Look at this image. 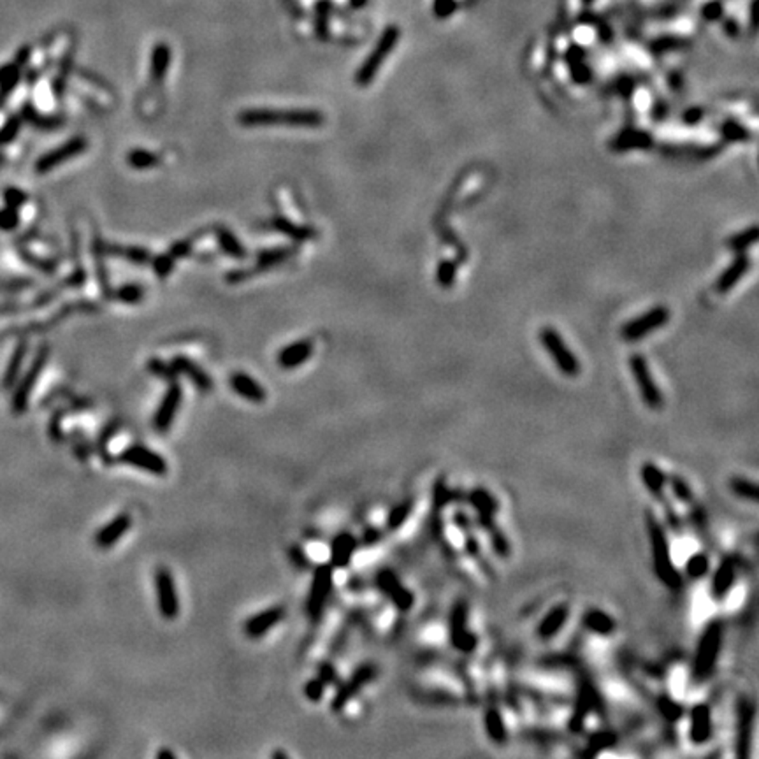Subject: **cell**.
<instances>
[{
    "label": "cell",
    "instance_id": "obj_51",
    "mask_svg": "<svg viewBox=\"0 0 759 759\" xmlns=\"http://www.w3.org/2000/svg\"><path fill=\"white\" fill-rule=\"evenodd\" d=\"M659 710H661L663 716L666 717V719L670 721H679L680 717H682V707L679 705L677 702H673V699L666 698V696H663V698H659Z\"/></svg>",
    "mask_w": 759,
    "mask_h": 759
},
{
    "label": "cell",
    "instance_id": "obj_21",
    "mask_svg": "<svg viewBox=\"0 0 759 759\" xmlns=\"http://www.w3.org/2000/svg\"><path fill=\"white\" fill-rule=\"evenodd\" d=\"M313 355V341L311 340H299L294 341L290 345H287L285 348L279 350L278 357H276V362L282 370H296V367L303 366L308 359H311Z\"/></svg>",
    "mask_w": 759,
    "mask_h": 759
},
{
    "label": "cell",
    "instance_id": "obj_29",
    "mask_svg": "<svg viewBox=\"0 0 759 759\" xmlns=\"http://www.w3.org/2000/svg\"><path fill=\"white\" fill-rule=\"evenodd\" d=\"M582 622H584V626L589 631L596 633L599 636H608L615 631L614 619L606 611L599 610V608H592V610L585 611Z\"/></svg>",
    "mask_w": 759,
    "mask_h": 759
},
{
    "label": "cell",
    "instance_id": "obj_15",
    "mask_svg": "<svg viewBox=\"0 0 759 759\" xmlns=\"http://www.w3.org/2000/svg\"><path fill=\"white\" fill-rule=\"evenodd\" d=\"M377 585L380 591L394 603V606L399 611H410L414 608L415 598L410 589L403 585V582L397 578V575L390 570H382L377 573Z\"/></svg>",
    "mask_w": 759,
    "mask_h": 759
},
{
    "label": "cell",
    "instance_id": "obj_31",
    "mask_svg": "<svg viewBox=\"0 0 759 759\" xmlns=\"http://www.w3.org/2000/svg\"><path fill=\"white\" fill-rule=\"evenodd\" d=\"M169 64H171V48L165 44H157L152 51V60H150V77L153 81L164 79Z\"/></svg>",
    "mask_w": 759,
    "mask_h": 759
},
{
    "label": "cell",
    "instance_id": "obj_38",
    "mask_svg": "<svg viewBox=\"0 0 759 759\" xmlns=\"http://www.w3.org/2000/svg\"><path fill=\"white\" fill-rule=\"evenodd\" d=\"M471 504L478 511V517H494L497 511L496 499L485 489H475L471 492Z\"/></svg>",
    "mask_w": 759,
    "mask_h": 759
},
{
    "label": "cell",
    "instance_id": "obj_54",
    "mask_svg": "<svg viewBox=\"0 0 759 759\" xmlns=\"http://www.w3.org/2000/svg\"><path fill=\"white\" fill-rule=\"evenodd\" d=\"M289 554H290V561H292V565L296 566V568H299V570H308L309 568V558L306 555V552L299 547V545H294V547H290Z\"/></svg>",
    "mask_w": 759,
    "mask_h": 759
},
{
    "label": "cell",
    "instance_id": "obj_3",
    "mask_svg": "<svg viewBox=\"0 0 759 759\" xmlns=\"http://www.w3.org/2000/svg\"><path fill=\"white\" fill-rule=\"evenodd\" d=\"M722 646V624L719 621L710 622L699 638L698 647L694 652V663H692V673L696 680L709 679L710 673L716 668L717 658L721 654Z\"/></svg>",
    "mask_w": 759,
    "mask_h": 759
},
{
    "label": "cell",
    "instance_id": "obj_36",
    "mask_svg": "<svg viewBox=\"0 0 759 759\" xmlns=\"http://www.w3.org/2000/svg\"><path fill=\"white\" fill-rule=\"evenodd\" d=\"M756 241H758V227L750 226V227L743 228V231L736 232L735 236H731V238L728 239V243H726V246H728L733 253H746Z\"/></svg>",
    "mask_w": 759,
    "mask_h": 759
},
{
    "label": "cell",
    "instance_id": "obj_58",
    "mask_svg": "<svg viewBox=\"0 0 759 759\" xmlns=\"http://www.w3.org/2000/svg\"><path fill=\"white\" fill-rule=\"evenodd\" d=\"M25 199H27V195L23 194V192L20 190H9L7 192V202H9L13 208H18L20 204H23Z\"/></svg>",
    "mask_w": 759,
    "mask_h": 759
},
{
    "label": "cell",
    "instance_id": "obj_37",
    "mask_svg": "<svg viewBox=\"0 0 759 759\" xmlns=\"http://www.w3.org/2000/svg\"><path fill=\"white\" fill-rule=\"evenodd\" d=\"M25 355H27V343H20V345H18V348L14 350L13 357H11L9 366H7L6 373H4V380H2L4 389H11V387L14 385V382H16L18 375H20L21 364H23Z\"/></svg>",
    "mask_w": 759,
    "mask_h": 759
},
{
    "label": "cell",
    "instance_id": "obj_11",
    "mask_svg": "<svg viewBox=\"0 0 759 759\" xmlns=\"http://www.w3.org/2000/svg\"><path fill=\"white\" fill-rule=\"evenodd\" d=\"M48 357H50V348H48L46 345L40 346L34 362L31 364V367H28V371L25 373L23 380H21L20 385L16 387V390H14V394H13V399H11V410H13L14 415H21L27 411L32 390H34L39 375L43 373L44 366H46Z\"/></svg>",
    "mask_w": 759,
    "mask_h": 759
},
{
    "label": "cell",
    "instance_id": "obj_34",
    "mask_svg": "<svg viewBox=\"0 0 759 759\" xmlns=\"http://www.w3.org/2000/svg\"><path fill=\"white\" fill-rule=\"evenodd\" d=\"M216 239H218V245L222 246L223 252H226L227 255H231L232 259L243 260L246 257L245 246L239 243V239L236 238L228 228L216 227Z\"/></svg>",
    "mask_w": 759,
    "mask_h": 759
},
{
    "label": "cell",
    "instance_id": "obj_19",
    "mask_svg": "<svg viewBox=\"0 0 759 759\" xmlns=\"http://www.w3.org/2000/svg\"><path fill=\"white\" fill-rule=\"evenodd\" d=\"M712 736V710L707 703H698L691 709V726H689V738L696 746L709 742Z\"/></svg>",
    "mask_w": 759,
    "mask_h": 759
},
{
    "label": "cell",
    "instance_id": "obj_42",
    "mask_svg": "<svg viewBox=\"0 0 759 759\" xmlns=\"http://www.w3.org/2000/svg\"><path fill=\"white\" fill-rule=\"evenodd\" d=\"M411 510H414V501L411 499H406L403 501V503L396 504V506L389 511V515H387V528H389L390 531L399 529L401 526L408 521Z\"/></svg>",
    "mask_w": 759,
    "mask_h": 759
},
{
    "label": "cell",
    "instance_id": "obj_17",
    "mask_svg": "<svg viewBox=\"0 0 759 759\" xmlns=\"http://www.w3.org/2000/svg\"><path fill=\"white\" fill-rule=\"evenodd\" d=\"M285 617V606L275 605L269 606L266 610L259 611V614L248 617V621L245 622V635L250 640H259L262 636H266L275 626H278L279 622Z\"/></svg>",
    "mask_w": 759,
    "mask_h": 759
},
{
    "label": "cell",
    "instance_id": "obj_12",
    "mask_svg": "<svg viewBox=\"0 0 759 759\" xmlns=\"http://www.w3.org/2000/svg\"><path fill=\"white\" fill-rule=\"evenodd\" d=\"M120 460L127 466L138 467V470L157 475V477H164L169 471L167 460L160 454L153 452L152 448L145 447V445H131V447H127L120 454Z\"/></svg>",
    "mask_w": 759,
    "mask_h": 759
},
{
    "label": "cell",
    "instance_id": "obj_16",
    "mask_svg": "<svg viewBox=\"0 0 759 759\" xmlns=\"http://www.w3.org/2000/svg\"><path fill=\"white\" fill-rule=\"evenodd\" d=\"M87 148H88L87 138H72V139H69V141L65 143V145L58 146L57 150H51L50 153H46L44 157H40L38 160V164H35V171H38L39 174H44V172H50L51 169H55L57 165L64 164V162L71 160V158H74L79 153H83Z\"/></svg>",
    "mask_w": 759,
    "mask_h": 759
},
{
    "label": "cell",
    "instance_id": "obj_35",
    "mask_svg": "<svg viewBox=\"0 0 759 759\" xmlns=\"http://www.w3.org/2000/svg\"><path fill=\"white\" fill-rule=\"evenodd\" d=\"M104 252H108V255H116L123 257V259L131 260L134 264H148L152 262V255H150L148 250L139 248V246H106Z\"/></svg>",
    "mask_w": 759,
    "mask_h": 759
},
{
    "label": "cell",
    "instance_id": "obj_59",
    "mask_svg": "<svg viewBox=\"0 0 759 759\" xmlns=\"http://www.w3.org/2000/svg\"><path fill=\"white\" fill-rule=\"evenodd\" d=\"M380 540V533L377 531V529H367L366 533H364V541H366L367 545L373 543V541Z\"/></svg>",
    "mask_w": 759,
    "mask_h": 759
},
{
    "label": "cell",
    "instance_id": "obj_52",
    "mask_svg": "<svg viewBox=\"0 0 759 759\" xmlns=\"http://www.w3.org/2000/svg\"><path fill=\"white\" fill-rule=\"evenodd\" d=\"M174 260L172 259L169 253H162V255L155 257V259L152 260L153 262V271L157 272L160 278H165V276H169L172 272V269H174Z\"/></svg>",
    "mask_w": 759,
    "mask_h": 759
},
{
    "label": "cell",
    "instance_id": "obj_2",
    "mask_svg": "<svg viewBox=\"0 0 759 759\" xmlns=\"http://www.w3.org/2000/svg\"><path fill=\"white\" fill-rule=\"evenodd\" d=\"M647 529L650 536L652 545V559H654V570L659 580L670 589H679L682 585V577L679 570L673 566L672 555H670L668 538H666L665 529L659 524L655 515L652 511H647Z\"/></svg>",
    "mask_w": 759,
    "mask_h": 759
},
{
    "label": "cell",
    "instance_id": "obj_45",
    "mask_svg": "<svg viewBox=\"0 0 759 759\" xmlns=\"http://www.w3.org/2000/svg\"><path fill=\"white\" fill-rule=\"evenodd\" d=\"M113 297L116 301H120V303L135 304L143 299V289L141 287L134 285V283H128V285H123L118 290H114Z\"/></svg>",
    "mask_w": 759,
    "mask_h": 759
},
{
    "label": "cell",
    "instance_id": "obj_56",
    "mask_svg": "<svg viewBox=\"0 0 759 759\" xmlns=\"http://www.w3.org/2000/svg\"><path fill=\"white\" fill-rule=\"evenodd\" d=\"M190 250H192L190 241H178L171 246V250H169L167 253L172 257V259H182V257L190 255Z\"/></svg>",
    "mask_w": 759,
    "mask_h": 759
},
{
    "label": "cell",
    "instance_id": "obj_14",
    "mask_svg": "<svg viewBox=\"0 0 759 759\" xmlns=\"http://www.w3.org/2000/svg\"><path fill=\"white\" fill-rule=\"evenodd\" d=\"M183 401V389L178 382H171V385L165 390L164 397H162L160 404H158L157 411L153 414L152 426L157 433L165 434L171 431L172 423H174L176 415H178L179 406H182Z\"/></svg>",
    "mask_w": 759,
    "mask_h": 759
},
{
    "label": "cell",
    "instance_id": "obj_43",
    "mask_svg": "<svg viewBox=\"0 0 759 759\" xmlns=\"http://www.w3.org/2000/svg\"><path fill=\"white\" fill-rule=\"evenodd\" d=\"M721 134L726 141L733 143H743L750 138V132L736 120H726L721 127Z\"/></svg>",
    "mask_w": 759,
    "mask_h": 759
},
{
    "label": "cell",
    "instance_id": "obj_46",
    "mask_svg": "<svg viewBox=\"0 0 759 759\" xmlns=\"http://www.w3.org/2000/svg\"><path fill=\"white\" fill-rule=\"evenodd\" d=\"M709 558H707L705 554H694L689 559L687 565H685V571H687L689 577L694 578V580L705 577V575L709 573Z\"/></svg>",
    "mask_w": 759,
    "mask_h": 759
},
{
    "label": "cell",
    "instance_id": "obj_10",
    "mask_svg": "<svg viewBox=\"0 0 759 759\" xmlns=\"http://www.w3.org/2000/svg\"><path fill=\"white\" fill-rule=\"evenodd\" d=\"M629 370H631V375L633 378H635L643 403H646L650 410H661L663 404H665V399H663V394L661 390H659V387L655 385L647 360L643 359L640 353H635V355L629 357Z\"/></svg>",
    "mask_w": 759,
    "mask_h": 759
},
{
    "label": "cell",
    "instance_id": "obj_32",
    "mask_svg": "<svg viewBox=\"0 0 759 759\" xmlns=\"http://www.w3.org/2000/svg\"><path fill=\"white\" fill-rule=\"evenodd\" d=\"M640 475H642V482L648 491L654 494V496H661L663 491H665L666 484H668L666 475L663 473V471L659 470L654 462L643 464Z\"/></svg>",
    "mask_w": 759,
    "mask_h": 759
},
{
    "label": "cell",
    "instance_id": "obj_25",
    "mask_svg": "<svg viewBox=\"0 0 759 759\" xmlns=\"http://www.w3.org/2000/svg\"><path fill=\"white\" fill-rule=\"evenodd\" d=\"M231 383V389L238 394L243 399L250 401V403H264L267 397L264 387L257 382L255 378H252L246 373H234L228 380Z\"/></svg>",
    "mask_w": 759,
    "mask_h": 759
},
{
    "label": "cell",
    "instance_id": "obj_26",
    "mask_svg": "<svg viewBox=\"0 0 759 759\" xmlns=\"http://www.w3.org/2000/svg\"><path fill=\"white\" fill-rule=\"evenodd\" d=\"M171 366L178 371V375H185V377L190 380L192 385L197 387L201 392H209V390L213 389V378L209 377L199 364L192 362L187 357H174Z\"/></svg>",
    "mask_w": 759,
    "mask_h": 759
},
{
    "label": "cell",
    "instance_id": "obj_7",
    "mask_svg": "<svg viewBox=\"0 0 759 759\" xmlns=\"http://www.w3.org/2000/svg\"><path fill=\"white\" fill-rule=\"evenodd\" d=\"M155 591H157V608L158 614L165 621H174L179 614V598L176 589L172 571L165 566H158L155 570Z\"/></svg>",
    "mask_w": 759,
    "mask_h": 759
},
{
    "label": "cell",
    "instance_id": "obj_4",
    "mask_svg": "<svg viewBox=\"0 0 759 759\" xmlns=\"http://www.w3.org/2000/svg\"><path fill=\"white\" fill-rule=\"evenodd\" d=\"M540 341L543 348L547 350L548 355L554 360L555 367L566 377L573 378L580 375V360L571 352V348L563 340L561 334L552 327H543L540 333Z\"/></svg>",
    "mask_w": 759,
    "mask_h": 759
},
{
    "label": "cell",
    "instance_id": "obj_39",
    "mask_svg": "<svg viewBox=\"0 0 759 759\" xmlns=\"http://www.w3.org/2000/svg\"><path fill=\"white\" fill-rule=\"evenodd\" d=\"M294 255V248L290 246H283V248H272V250H262L257 257V264L260 269H267L272 266H278V264L285 262L287 259Z\"/></svg>",
    "mask_w": 759,
    "mask_h": 759
},
{
    "label": "cell",
    "instance_id": "obj_18",
    "mask_svg": "<svg viewBox=\"0 0 759 759\" xmlns=\"http://www.w3.org/2000/svg\"><path fill=\"white\" fill-rule=\"evenodd\" d=\"M132 528V517L128 514H120L109 521L108 524L102 526L97 533H95V545L102 550H108L113 545H116L125 534L128 533V529Z\"/></svg>",
    "mask_w": 759,
    "mask_h": 759
},
{
    "label": "cell",
    "instance_id": "obj_9",
    "mask_svg": "<svg viewBox=\"0 0 759 759\" xmlns=\"http://www.w3.org/2000/svg\"><path fill=\"white\" fill-rule=\"evenodd\" d=\"M670 320V309L666 306H654L652 309H648L643 315L636 316V318L629 320L624 327L621 329L622 340L633 343L640 341L642 338H646L647 334L654 333V331L661 329L668 323Z\"/></svg>",
    "mask_w": 759,
    "mask_h": 759
},
{
    "label": "cell",
    "instance_id": "obj_22",
    "mask_svg": "<svg viewBox=\"0 0 759 759\" xmlns=\"http://www.w3.org/2000/svg\"><path fill=\"white\" fill-rule=\"evenodd\" d=\"M750 267V259L747 253H736V257L733 259V262L729 264L724 271L721 272V276L716 282V290L721 294L729 292V290L735 289L738 285L740 279L747 275Z\"/></svg>",
    "mask_w": 759,
    "mask_h": 759
},
{
    "label": "cell",
    "instance_id": "obj_53",
    "mask_svg": "<svg viewBox=\"0 0 759 759\" xmlns=\"http://www.w3.org/2000/svg\"><path fill=\"white\" fill-rule=\"evenodd\" d=\"M615 735L614 733H598V735H594L591 738V742H589V753L594 754L598 753V750L602 749H606V747H611L615 743Z\"/></svg>",
    "mask_w": 759,
    "mask_h": 759
},
{
    "label": "cell",
    "instance_id": "obj_60",
    "mask_svg": "<svg viewBox=\"0 0 759 759\" xmlns=\"http://www.w3.org/2000/svg\"><path fill=\"white\" fill-rule=\"evenodd\" d=\"M157 758L162 759V758H169V759H174V753H171V750H158L157 753Z\"/></svg>",
    "mask_w": 759,
    "mask_h": 759
},
{
    "label": "cell",
    "instance_id": "obj_6",
    "mask_svg": "<svg viewBox=\"0 0 759 759\" xmlns=\"http://www.w3.org/2000/svg\"><path fill=\"white\" fill-rule=\"evenodd\" d=\"M378 675V668L373 663H364L360 665L345 682L338 685L333 699H331V710L333 712H341L367 684L373 682Z\"/></svg>",
    "mask_w": 759,
    "mask_h": 759
},
{
    "label": "cell",
    "instance_id": "obj_33",
    "mask_svg": "<svg viewBox=\"0 0 759 759\" xmlns=\"http://www.w3.org/2000/svg\"><path fill=\"white\" fill-rule=\"evenodd\" d=\"M484 722H485V731H487V736L492 740V742H496V743L506 742V738H508L506 724H504L503 716H501V712L496 709V707H491V709L485 712Z\"/></svg>",
    "mask_w": 759,
    "mask_h": 759
},
{
    "label": "cell",
    "instance_id": "obj_41",
    "mask_svg": "<svg viewBox=\"0 0 759 759\" xmlns=\"http://www.w3.org/2000/svg\"><path fill=\"white\" fill-rule=\"evenodd\" d=\"M729 491H731L735 496H738L740 499H746V501H753V503H756L758 501V485L754 484V482L747 480V478H742V477H735L729 480Z\"/></svg>",
    "mask_w": 759,
    "mask_h": 759
},
{
    "label": "cell",
    "instance_id": "obj_27",
    "mask_svg": "<svg viewBox=\"0 0 759 759\" xmlns=\"http://www.w3.org/2000/svg\"><path fill=\"white\" fill-rule=\"evenodd\" d=\"M570 615V606L566 603H559L554 608L545 614V617L541 619L540 626H538V636L541 640H550L565 628L566 621H568Z\"/></svg>",
    "mask_w": 759,
    "mask_h": 759
},
{
    "label": "cell",
    "instance_id": "obj_50",
    "mask_svg": "<svg viewBox=\"0 0 759 759\" xmlns=\"http://www.w3.org/2000/svg\"><path fill=\"white\" fill-rule=\"evenodd\" d=\"M148 370H150V373L155 375V377H160L162 380H165V382H176V378H178V371H176L171 364L167 366V364H164L158 359L150 360Z\"/></svg>",
    "mask_w": 759,
    "mask_h": 759
},
{
    "label": "cell",
    "instance_id": "obj_1",
    "mask_svg": "<svg viewBox=\"0 0 759 759\" xmlns=\"http://www.w3.org/2000/svg\"><path fill=\"white\" fill-rule=\"evenodd\" d=\"M238 121L245 127L257 125H289V127L316 128L326 123V116L316 109H245L238 114Z\"/></svg>",
    "mask_w": 759,
    "mask_h": 759
},
{
    "label": "cell",
    "instance_id": "obj_28",
    "mask_svg": "<svg viewBox=\"0 0 759 759\" xmlns=\"http://www.w3.org/2000/svg\"><path fill=\"white\" fill-rule=\"evenodd\" d=\"M736 580V565L733 559H724L717 570L714 571L712 582H710V589H712V596L716 599H722L728 596V592L731 591L733 584Z\"/></svg>",
    "mask_w": 759,
    "mask_h": 759
},
{
    "label": "cell",
    "instance_id": "obj_44",
    "mask_svg": "<svg viewBox=\"0 0 759 759\" xmlns=\"http://www.w3.org/2000/svg\"><path fill=\"white\" fill-rule=\"evenodd\" d=\"M455 276H457L455 262H452V260H441L436 271L438 285H440L441 289H452L455 283Z\"/></svg>",
    "mask_w": 759,
    "mask_h": 759
},
{
    "label": "cell",
    "instance_id": "obj_8",
    "mask_svg": "<svg viewBox=\"0 0 759 759\" xmlns=\"http://www.w3.org/2000/svg\"><path fill=\"white\" fill-rule=\"evenodd\" d=\"M397 38H399V32H397L396 27H389L385 32H383L382 39L378 40L377 48L371 51L370 57L364 60V64L360 65V69L357 71L355 83L359 84V87H367V84L375 79V76H377L380 67H382V64L385 62L387 55H389L390 51L396 48Z\"/></svg>",
    "mask_w": 759,
    "mask_h": 759
},
{
    "label": "cell",
    "instance_id": "obj_30",
    "mask_svg": "<svg viewBox=\"0 0 759 759\" xmlns=\"http://www.w3.org/2000/svg\"><path fill=\"white\" fill-rule=\"evenodd\" d=\"M272 228L279 231L282 234L289 236L290 239H296V241H308L316 236V232L308 226H297V223L290 222V220L283 218V216H276L272 218Z\"/></svg>",
    "mask_w": 759,
    "mask_h": 759
},
{
    "label": "cell",
    "instance_id": "obj_57",
    "mask_svg": "<svg viewBox=\"0 0 759 759\" xmlns=\"http://www.w3.org/2000/svg\"><path fill=\"white\" fill-rule=\"evenodd\" d=\"M703 118V109L699 108H691L684 113V121L689 125H696L698 121H702Z\"/></svg>",
    "mask_w": 759,
    "mask_h": 759
},
{
    "label": "cell",
    "instance_id": "obj_49",
    "mask_svg": "<svg viewBox=\"0 0 759 759\" xmlns=\"http://www.w3.org/2000/svg\"><path fill=\"white\" fill-rule=\"evenodd\" d=\"M326 689H327L326 682H323L320 677H315V679H309L308 682L304 684L303 692H304L306 699H309V702H313V703H318L320 699L323 698V694H326Z\"/></svg>",
    "mask_w": 759,
    "mask_h": 759
},
{
    "label": "cell",
    "instance_id": "obj_23",
    "mask_svg": "<svg viewBox=\"0 0 759 759\" xmlns=\"http://www.w3.org/2000/svg\"><path fill=\"white\" fill-rule=\"evenodd\" d=\"M357 550V540L353 534L350 533H340L331 543V552H329V565L333 568L343 570L352 563L353 555Z\"/></svg>",
    "mask_w": 759,
    "mask_h": 759
},
{
    "label": "cell",
    "instance_id": "obj_40",
    "mask_svg": "<svg viewBox=\"0 0 759 759\" xmlns=\"http://www.w3.org/2000/svg\"><path fill=\"white\" fill-rule=\"evenodd\" d=\"M127 164L132 169L145 171V169H152L160 164V157L157 153L148 152V150H132L127 157Z\"/></svg>",
    "mask_w": 759,
    "mask_h": 759
},
{
    "label": "cell",
    "instance_id": "obj_13",
    "mask_svg": "<svg viewBox=\"0 0 759 759\" xmlns=\"http://www.w3.org/2000/svg\"><path fill=\"white\" fill-rule=\"evenodd\" d=\"M448 636H450V642L457 650L460 652H473L477 647L478 640L473 633L467 628V603L466 602H457L452 606L450 611V621H448Z\"/></svg>",
    "mask_w": 759,
    "mask_h": 759
},
{
    "label": "cell",
    "instance_id": "obj_20",
    "mask_svg": "<svg viewBox=\"0 0 759 759\" xmlns=\"http://www.w3.org/2000/svg\"><path fill=\"white\" fill-rule=\"evenodd\" d=\"M753 722H754V710L747 699H742L738 703V733H736V756L747 758L749 756L750 738H753Z\"/></svg>",
    "mask_w": 759,
    "mask_h": 759
},
{
    "label": "cell",
    "instance_id": "obj_55",
    "mask_svg": "<svg viewBox=\"0 0 759 759\" xmlns=\"http://www.w3.org/2000/svg\"><path fill=\"white\" fill-rule=\"evenodd\" d=\"M318 677L326 682V685L338 684V670L334 668L333 663H320Z\"/></svg>",
    "mask_w": 759,
    "mask_h": 759
},
{
    "label": "cell",
    "instance_id": "obj_47",
    "mask_svg": "<svg viewBox=\"0 0 759 759\" xmlns=\"http://www.w3.org/2000/svg\"><path fill=\"white\" fill-rule=\"evenodd\" d=\"M668 484H670V487H672L673 496H675L677 499L682 501V503H691V501H692V489H691V485H689L682 477H670L668 478Z\"/></svg>",
    "mask_w": 759,
    "mask_h": 759
},
{
    "label": "cell",
    "instance_id": "obj_48",
    "mask_svg": "<svg viewBox=\"0 0 759 759\" xmlns=\"http://www.w3.org/2000/svg\"><path fill=\"white\" fill-rule=\"evenodd\" d=\"M587 714H589V698L585 692H582V694L578 696V703H577V707H575V714H573V717H571L570 728L573 729V731H578V729L584 726L585 716H587Z\"/></svg>",
    "mask_w": 759,
    "mask_h": 759
},
{
    "label": "cell",
    "instance_id": "obj_61",
    "mask_svg": "<svg viewBox=\"0 0 759 759\" xmlns=\"http://www.w3.org/2000/svg\"><path fill=\"white\" fill-rule=\"evenodd\" d=\"M272 758H287V754L283 750H278V753H272Z\"/></svg>",
    "mask_w": 759,
    "mask_h": 759
},
{
    "label": "cell",
    "instance_id": "obj_24",
    "mask_svg": "<svg viewBox=\"0 0 759 759\" xmlns=\"http://www.w3.org/2000/svg\"><path fill=\"white\" fill-rule=\"evenodd\" d=\"M654 138L646 131L640 128H626L619 132L610 141V148L614 152H629V150H647L650 148Z\"/></svg>",
    "mask_w": 759,
    "mask_h": 759
},
{
    "label": "cell",
    "instance_id": "obj_5",
    "mask_svg": "<svg viewBox=\"0 0 759 759\" xmlns=\"http://www.w3.org/2000/svg\"><path fill=\"white\" fill-rule=\"evenodd\" d=\"M334 568L331 565H318L313 570L311 585H309L308 599H306V611L313 621H318L326 610L329 596L333 592Z\"/></svg>",
    "mask_w": 759,
    "mask_h": 759
}]
</instances>
